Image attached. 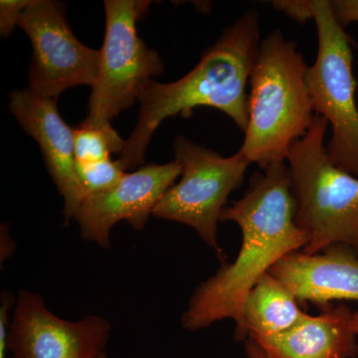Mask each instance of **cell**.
Returning <instances> with one entry per match:
<instances>
[{
    "mask_svg": "<svg viewBox=\"0 0 358 358\" xmlns=\"http://www.w3.org/2000/svg\"><path fill=\"white\" fill-rule=\"evenodd\" d=\"M296 202L287 162H275L251 176L242 199L226 207L221 221L241 230L242 242L232 263L196 287L180 319L188 331L223 320L235 324L247 294L282 258L307 246L308 237L296 222Z\"/></svg>",
    "mask_w": 358,
    "mask_h": 358,
    "instance_id": "6da1fadb",
    "label": "cell"
},
{
    "mask_svg": "<svg viewBox=\"0 0 358 358\" xmlns=\"http://www.w3.org/2000/svg\"><path fill=\"white\" fill-rule=\"evenodd\" d=\"M260 35L258 13L246 11L223 30L185 77L164 84L150 79L141 85L138 122L119 157L124 171L145 162L148 145L164 120L192 117L195 108L221 110L245 133L249 121L246 88L262 40Z\"/></svg>",
    "mask_w": 358,
    "mask_h": 358,
    "instance_id": "7a4b0ae2",
    "label": "cell"
},
{
    "mask_svg": "<svg viewBox=\"0 0 358 358\" xmlns=\"http://www.w3.org/2000/svg\"><path fill=\"white\" fill-rule=\"evenodd\" d=\"M308 69L298 45L281 30L261 40L249 81L248 126L239 150L261 171L286 162L291 145L312 126Z\"/></svg>",
    "mask_w": 358,
    "mask_h": 358,
    "instance_id": "3957f363",
    "label": "cell"
},
{
    "mask_svg": "<svg viewBox=\"0 0 358 358\" xmlns=\"http://www.w3.org/2000/svg\"><path fill=\"white\" fill-rule=\"evenodd\" d=\"M329 124L315 115L289 148L287 164L296 202V222L307 233L308 255L343 245L358 256V178L334 166L324 145Z\"/></svg>",
    "mask_w": 358,
    "mask_h": 358,
    "instance_id": "277c9868",
    "label": "cell"
},
{
    "mask_svg": "<svg viewBox=\"0 0 358 358\" xmlns=\"http://www.w3.org/2000/svg\"><path fill=\"white\" fill-rule=\"evenodd\" d=\"M310 6L319 39L317 59L307 73L313 112L331 126L326 145L329 159L358 178L357 83L350 37L334 16L329 0H310Z\"/></svg>",
    "mask_w": 358,
    "mask_h": 358,
    "instance_id": "5b68a950",
    "label": "cell"
},
{
    "mask_svg": "<svg viewBox=\"0 0 358 358\" xmlns=\"http://www.w3.org/2000/svg\"><path fill=\"white\" fill-rule=\"evenodd\" d=\"M173 152L174 160L181 166V178L164 193L152 216L189 226L223 262L218 222L251 162L240 150L224 157L182 136L174 140Z\"/></svg>",
    "mask_w": 358,
    "mask_h": 358,
    "instance_id": "8992f818",
    "label": "cell"
},
{
    "mask_svg": "<svg viewBox=\"0 0 358 358\" xmlns=\"http://www.w3.org/2000/svg\"><path fill=\"white\" fill-rule=\"evenodd\" d=\"M150 1L106 0V31L89 100L88 122H110L138 100L141 85L164 73L159 54L148 48L136 23Z\"/></svg>",
    "mask_w": 358,
    "mask_h": 358,
    "instance_id": "52a82bcc",
    "label": "cell"
},
{
    "mask_svg": "<svg viewBox=\"0 0 358 358\" xmlns=\"http://www.w3.org/2000/svg\"><path fill=\"white\" fill-rule=\"evenodd\" d=\"M31 41L33 56L28 89L35 95L57 101L65 90L93 86L100 51L79 41L60 2L31 0L18 24Z\"/></svg>",
    "mask_w": 358,
    "mask_h": 358,
    "instance_id": "ba28073f",
    "label": "cell"
},
{
    "mask_svg": "<svg viewBox=\"0 0 358 358\" xmlns=\"http://www.w3.org/2000/svg\"><path fill=\"white\" fill-rule=\"evenodd\" d=\"M9 322L7 348L10 358H94L109 343V320L85 315L61 319L47 308L43 296L20 289Z\"/></svg>",
    "mask_w": 358,
    "mask_h": 358,
    "instance_id": "9c48e42d",
    "label": "cell"
},
{
    "mask_svg": "<svg viewBox=\"0 0 358 358\" xmlns=\"http://www.w3.org/2000/svg\"><path fill=\"white\" fill-rule=\"evenodd\" d=\"M181 176L176 160L166 164H147L127 173L114 187L85 197L73 220L86 241L110 249L113 227L127 221L136 230H143L164 193Z\"/></svg>",
    "mask_w": 358,
    "mask_h": 358,
    "instance_id": "30bf717a",
    "label": "cell"
},
{
    "mask_svg": "<svg viewBox=\"0 0 358 358\" xmlns=\"http://www.w3.org/2000/svg\"><path fill=\"white\" fill-rule=\"evenodd\" d=\"M8 108L23 131L38 143L47 171L64 200L68 225L86 196L78 174L74 129L59 114L57 101L35 95L28 88L10 93Z\"/></svg>",
    "mask_w": 358,
    "mask_h": 358,
    "instance_id": "8fae6325",
    "label": "cell"
},
{
    "mask_svg": "<svg viewBox=\"0 0 358 358\" xmlns=\"http://www.w3.org/2000/svg\"><path fill=\"white\" fill-rule=\"evenodd\" d=\"M271 275L294 294L301 307L320 308L336 301H358V256L343 245L308 255L292 252L270 270Z\"/></svg>",
    "mask_w": 358,
    "mask_h": 358,
    "instance_id": "7c38bea8",
    "label": "cell"
},
{
    "mask_svg": "<svg viewBox=\"0 0 358 358\" xmlns=\"http://www.w3.org/2000/svg\"><path fill=\"white\" fill-rule=\"evenodd\" d=\"M352 310L345 303L320 308L285 333L252 338L272 358H355L357 334L353 331Z\"/></svg>",
    "mask_w": 358,
    "mask_h": 358,
    "instance_id": "4fadbf2b",
    "label": "cell"
},
{
    "mask_svg": "<svg viewBox=\"0 0 358 358\" xmlns=\"http://www.w3.org/2000/svg\"><path fill=\"white\" fill-rule=\"evenodd\" d=\"M307 315L294 294L268 273L245 299L241 317L235 324V339L277 336L296 326Z\"/></svg>",
    "mask_w": 358,
    "mask_h": 358,
    "instance_id": "5bb4252c",
    "label": "cell"
},
{
    "mask_svg": "<svg viewBox=\"0 0 358 358\" xmlns=\"http://www.w3.org/2000/svg\"><path fill=\"white\" fill-rule=\"evenodd\" d=\"M74 141L77 164L110 159L112 154L121 155L126 143L110 122L86 120L74 129Z\"/></svg>",
    "mask_w": 358,
    "mask_h": 358,
    "instance_id": "9a60e30c",
    "label": "cell"
},
{
    "mask_svg": "<svg viewBox=\"0 0 358 358\" xmlns=\"http://www.w3.org/2000/svg\"><path fill=\"white\" fill-rule=\"evenodd\" d=\"M77 169L86 196L107 192L117 185L127 173L119 160L110 159L92 164H77Z\"/></svg>",
    "mask_w": 358,
    "mask_h": 358,
    "instance_id": "2e32d148",
    "label": "cell"
},
{
    "mask_svg": "<svg viewBox=\"0 0 358 358\" xmlns=\"http://www.w3.org/2000/svg\"><path fill=\"white\" fill-rule=\"evenodd\" d=\"M31 0H1L0 1V34L8 38L16 26L20 24L23 11L29 6Z\"/></svg>",
    "mask_w": 358,
    "mask_h": 358,
    "instance_id": "e0dca14e",
    "label": "cell"
},
{
    "mask_svg": "<svg viewBox=\"0 0 358 358\" xmlns=\"http://www.w3.org/2000/svg\"><path fill=\"white\" fill-rule=\"evenodd\" d=\"M1 305H0V358H7V333L9 326V310L13 308L15 298L8 291L1 294Z\"/></svg>",
    "mask_w": 358,
    "mask_h": 358,
    "instance_id": "ac0fdd59",
    "label": "cell"
},
{
    "mask_svg": "<svg viewBox=\"0 0 358 358\" xmlns=\"http://www.w3.org/2000/svg\"><path fill=\"white\" fill-rule=\"evenodd\" d=\"M273 6L277 10L286 14L299 23L313 20L310 1H273Z\"/></svg>",
    "mask_w": 358,
    "mask_h": 358,
    "instance_id": "d6986e66",
    "label": "cell"
},
{
    "mask_svg": "<svg viewBox=\"0 0 358 358\" xmlns=\"http://www.w3.org/2000/svg\"><path fill=\"white\" fill-rule=\"evenodd\" d=\"M331 10L343 27L358 23V0H329Z\"/></svg>",
    "mask_w": 358,
    "mask_h": 358,
    "instance_id": "ffe728a7",
    "label": "cell"
},
{
    "mask_svg": "<svg viewBox=\"0 0 358 358\" xmlns=\"http://www.w3.org/2000/svg\"><path fill=\"white\" fill-rule=\"evenodd\" d=\"M244 348L247 358H272L254 339H246L244 341Z\"/></svg>",
    "mask_w": 358,
    "mask_h": 358,
    "instance_id": "44dd1931",
    "label": "cell"
},
{
    "mask_svg": "<svg viewBox=\"0 0 358 358\" xmlns=\"http://www.w3.org/2000/svg\"><path fill=\"white\" fill-rule=\"evenodd\" d=\"M13 239L9 237L8 228L6 227V224H4L1 226V263L13 253Z\"/></svg>",
    "mask_w": 358,
    "mask_h": 358,
    "instance_id": "7402d4cb",
    "label": "cell"
},
{
    "mask_svg": "<svg viewBox=\"0 0 358 358\" xmlns=\"http://www.w3.org/2000/svg\"><path fill=\"white\" fill-rule=\"evenodd\" d=\"M350 326H352L353 331L358 336V310L357 312H353Z\"/></svg>",
    "mask_w": 358,
    "mask_h": 358,
    "instance_id": "603a6c76",
    "label": "cell"
},
{
    "mask_svg": "<svg viewBox=\"0 0 358 358\" xmlns=\"http://www.w3.org/2000/svg\"><path fill=\"white\" fill-rule=\"evenodd\" d=\"M94 358H109V357H108V355L106 353V352H103L100 353V355H96V357Z\"/></svg>",
    "mask_w": 358,
    "mask_h": 358,
    "instance_id": "cb8c5ba5",
    "label": "cell"
}]
</instances>
